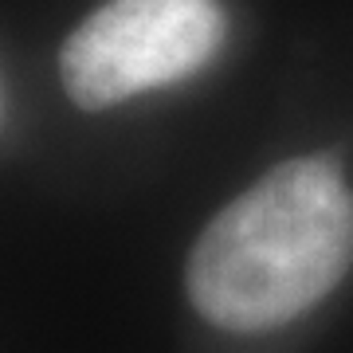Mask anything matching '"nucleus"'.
Returning <instances> with one entry per match:
<instances>
[{"mask_svg": "<svg viewBox=\"0 0 353 353\" xmlns=\"http://www.w3.org/2000/svg\"><path fill=\"white\" fill-rule=\"evenodd\" d=\"M353 267V192L330 153L290 157L220 208L192 243L185 287L204 322L275 330L318 306Z\"/></svg>", "mask_w": 353, "mask_h": 353, "instance_id": "1", "label": "nucleus"}, {"mask_svg": "<svg viewBox=\"0 0 353 353\" xmlns=\"http://www.w3.org/2000/svg\"><path fill=\"white\" fill-rule=\"evenodd\" d=\"M220 39L224 12L216 0H106L59 51L63 90L79 110H106L196 75Z\"/></svg>", "mask_w": 353, "mask_h": 353, "instance_id": "2", "label": "nucleus"}]
</instances>
